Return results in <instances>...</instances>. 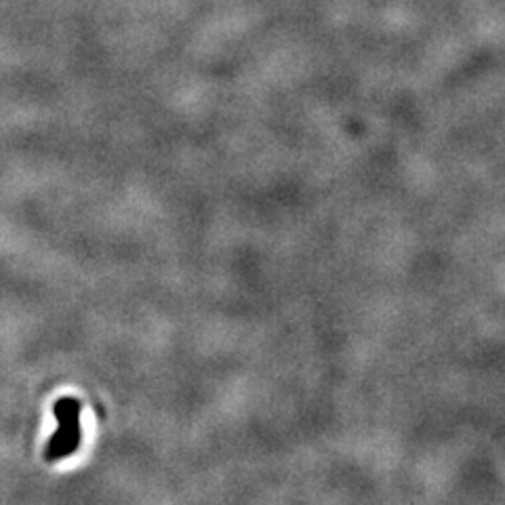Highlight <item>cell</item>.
<instances>
[{
    "mask_svg": "<svg viewBox=\"0 0 505 505\" xmlns=\"http://www.w3.org/2000/svg\"><path fill=\"white\" fill-rule=\"evenodd\" d=\"M80 409L82 405L74 396H63L53 405L57 432L48 438L44 447L46 461L65 459L80 447Z\"/></svg>",
    "mask_w": 505,
    "mask_h": 505,
    "instance_id": "cell-1",
    "label": "cell"
}]
</instances>
